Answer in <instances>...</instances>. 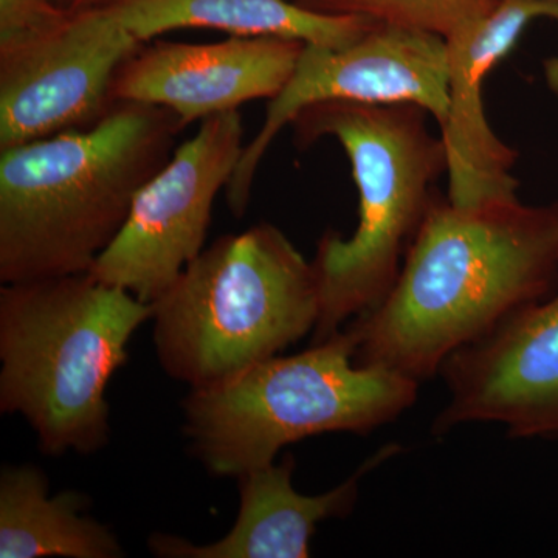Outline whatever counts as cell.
Returning a JSON list of instances; mask_svg holds the SVG:
<instances>
[{
	"label": "cell",
	"mask_w": 558,
	"mask_h": 558,
	"mask_svg": "<svg viewBox=\"0 0 558 558\" xmlns=\"http://www.w3.org/2000/svg\"><path fill=\"white\" fill-rule=\"evenodd\" d=\"M558 289V199L459 208L438 194L385 300L348 323L355 363L418 381Z\"/></svg>",
	"instance_id": "obj_1"
},
{
	"label": "cell",
	"mask_w": 558,
	"mask_h": 558,
	"mask_svg": "<svg viewBox=\"0 0 558 558\" xmlns=\"http://www.w3.org/2000/svg\"><path fill=\"white\" fill-rule=\"evenodd\" d=\"M170 109L116 101L83 130L0 150V281L87 274L174 153Z\"/></svg>",
	"instance_id": "obj_2"
},
{
	"label": "cell",
	"mask_w": 558,
	"mask_h": 558,
	"mask_svg": "<svg viewBox=\"0 0 558 558\" xmlns=\"http://www.w3.org/2000/svg\"><path fill=\"white\" fill-rule=\"evenodd\" d=\"M153 307L89 274L0 289V410L20 414L50 457L110 439L106 389Z\"/></svg>",
	"instance_id": "obj_3"
},
{
	"label": "cell",
	"mask_w": 558,
	"mask_h": 558,
	"mask_svg": "<svg viewBox=\"0 0 558 558\" xmlns=\"http://www.w3.org/2000/svg\"><path fill=\"white\" fill-rule=\"evenodd\" d=\"M416 105L326 101L301 110L293 140L343 146L359 189V226L348 240L333 230L319 238L311 260L319 315L312 343L339 332L380 304L395 286L411 242L438 197L447 172L446 146L427 128Z\"/></svg>",
	"instance_id": "obj_4"
},
{
	"label": "cell",
	"mask_w": 558,
	"mask_h": 558,
	"mask_svg": "<svg viewBox=\"0 0 558 558\" xmlns=\"http://www.w3.org/2000/svg\"><path fill=\"white\" fill-rule=\"evenodd\" d=\"M348 326L293 355H274L183 399L191 453L215 476L277 461L290 444L325 435H369L414 405L418 381L355 363Z\"/></svg>",
	"instance_id": "obj_5"
},
{
	"label": "cell",
	"mask_w": 558,
	"mask_h": 558,
	"mask_svg": "<svg viewBox=\"0 0 558 558\" xmlns=\"http://www.w3.org/2000/svg\"><path fill=\"white\" fill-rule=\"evenodd\" d=\"M150 307L161 368L199 389L314 332L319 299L311 260L263 222L202 250Z\"/></svg>",
	"instance_id": "obj_6"
},
{
	"label": "cell",
	"mask_w": 558,
	"mask_h": 558,
	"mask_svg": "<svg viewBox=\"0 0 558 558\" xmlns=\"http://www.w3.org/2000/svg\"><path fill=\"white\" fill-rule=\"evenodd\" d=\"M449 49L435 33L380 22L343 49L306 44L227 183L230 211L238 219L245 215L260 160L301 110L326 101L416 105L440 128L449 116Z\"/></svg>",
	"instance_id": "obj_7"
},
{
	"label": "cell",
	"mask_w": 558,
	"mask_h": 558,
	"mask_svg": "<svg viewBox=\"0 0 558 558\" xmlns=\"http://www.w3.org/2000/svg\"><path fill=\"white\" fill-rule=\"evenodd\" d=\"M244 146L240 110L202 120L138 190L123 229L87 274L145 303L159 299L204 250L213 205Z\"/></svg>",
	"instance_id": "obj_8"
},
{
	"label": "cell",
	"mask_w": 558,
	"mask_h": 558,
	"mask_svg": "<svg viewBox=\"0 0 558 558\" xmlns=\"http://www.w3.org/2000/svg\"><path fill=\"white\" fill-rule=\"evenodd\" d=\"M142 46L97 5L0 51V150L100 121L116 105L117 72Z\"/></svg>",
	"instance_id": "obj_9"
},
{
	"label": "cell",
	"mask_w": 558,
	"mask_h": 558,
	"mask_svg": "<svg viewBox=\"0 0 558 558\" xmlns=\"http://www.w3.org/2000/svg\"><path fill=\"white\" fill-rule=\"evenodd\" d=\"M439 376L449 402L435 418V435L494 422L510 438H558V289L454 351Z\"/></svg>",
	"instance_id": "obj_10"
},
{
	"label": "cell",
	"mask_w": 558,
	"mask_h": 558,
	"mask_svg": "<svg viewBox=\"0 0 558 558\" xmlns=\"http://www.w3.org/2000/svg\"><path fill=\"white\" fill-rule=\"evenodd\" d=\"M538 17L558 21V3L498 0L480 20L446 39L449 49V116L440 126L446 146L449 201L459 208L519 199L512 168L519 153L495 134L483 105L484 80Z\"/></svg>",
	"instance_id": "obj_11"
},
{
	"label": "cell",
	"mask_w": 558,
	"mask_h": 558,
	"mask_svg": "<svg viewBox=\"0 0 558 558\" xmlns=\"http://www.w3.org/2000/svg\"><path fill=\"white\" fill-rule=\"evenodd\" d=\"M304 46L274 36L142 46L117 72L112 100L170 109L189 126L245 102L277 97Z\"/></svg>",
	"instance_id": "obj_12"
},
{
	"label": "cell",
	"mask_w": 558,
	"mask_h": 558,
	"mask_svg": "<svg viewBox=\"0 0 558 558\" xmlns=\"http://www.w3.org/2000/svg\"><path fill=\"white\" fill-rule=\"evenodd\" d=\"M398 446H387L360 465L340 486L319 495H303L293 486L292 454L238 476L240 512L229 534L218 542L194 545L175 535L154 534L150 553L161 558H306L322 521L343 519L354 510L360 481L379 468Z\"/></svg>",
	"instance_id": "obj_13"
},
{
	"label": "cell",
	"mask_w": 558,
	"mask_h": 558,
	"mask_svg": "<svg viewBox=\"0 0 558 558\" xmlns=\"http://www.w3.org/2000/svg\"><path fill=\"white\" fill-rule=\"evenodd\" d=\"M102 7L140 44L183 28H213L343 49L380 24L362 14L325 13L290 0H110Z\"/></svg>",
	"instance_id": "obj_14"
},
{
	"label": "cell",
	"mask_w": 558,
	"mask_h": 558,
	"mask_svg": "<svg viewBox=\"0 0 558 558\" xmlns=\"http://www.w3.org/2000/svg\"><path fill=\"white\" fill-rule=\"evenodd\" d=\"M89 499L68 490L50 497L49 480L35 465L0 472V558H121L112 531L86 515Z\"/></svg>",
	"instance_id": "obj_15"
},
{
	"label": "cell",
	"mask_w": 558,
	"mask_h": 558,
	"mask_svg": "<svg viewBox=\"0 0 558 558\" xmlns=\"http://www.w3.org/2000/svg\"><path fill=\"white\" fill-rule=\"evenodd\" d=\"M498 0H311L303 3L325 13L362 14L381 24L399 25L450 38L480 20Z\"/></svg>",
	"instance_id": "obj_16"
},
{
	"label": "cell",
	"mask_w": 558,
	"mask_h": 558,
	"mask_svg": "<svg viewBox=\"0 0 558 558\" xmlns=\"http://www.w3.org/2000/svg\"><path fill=\"white\" fill-rule=\"evenodd\" d=\"M69 10L57 0H0V51L43 35Z\"/></svg>",
	"instance_id": "obj_17"
},
{
	"label": "cell",
	"mask_w": 558,
	"mask_h": 558,
	"mask_svg": "<svg viewBox=\"0 0 558 558\" xmlns=\"http://www.w3.org/2000/svg\"><path fill=\"white\" fill-rule=\"evenodd\" d=\"M543 70H545L546 84H548L549 90L556 95L558 100V53L556 57H550L545 61Z\"/></svg>",
	"instance_id": "obj_18"
},
{
	"label": "cell",
	"mask_w": 558,
	"mask_h": 558,
	"mask_svg": "<svg viewBox=\"0 0 558 558\" xmlns=\"http://www.w3.org/2000/svg\"><path fill=\"white\" fill-rule=\"evenodd\" d=\"M108 2H110V0H75L70 10L89 9V7L102 5V3Z\"/></svg>",
	"instance_id": "obj_19"
},
{
	"label": "cell",
	"mask_w": 558,
	"mask_h": 558,
	"mask_svg": "<svg viewBox=\"0 0 558 558\" xmlns=\"http://www.w3.org/2000/svg\"><path fill=\"white\" fill-rule=\"evenodd\" d=\"M57 2L60 3V5L65 7V9H72L73 2H75V0H57Z\"/></svg>",
	"instance_id": "obj_20"
},
{
	"label": "cell",
	"mask_w": 558,
	"mask_h": 558,
	"mask_svg": "<svg viewBox=\"0 0 558 558\" xmlns=\"http://www.w3.org/2000/svg\"><path fill=\"white\" fill-rule=\"evenodd\" d=\"M545 2L558 3V0H545Z\"/></svg>",
	"instance_id": "obj_21"
}]
</instances>
